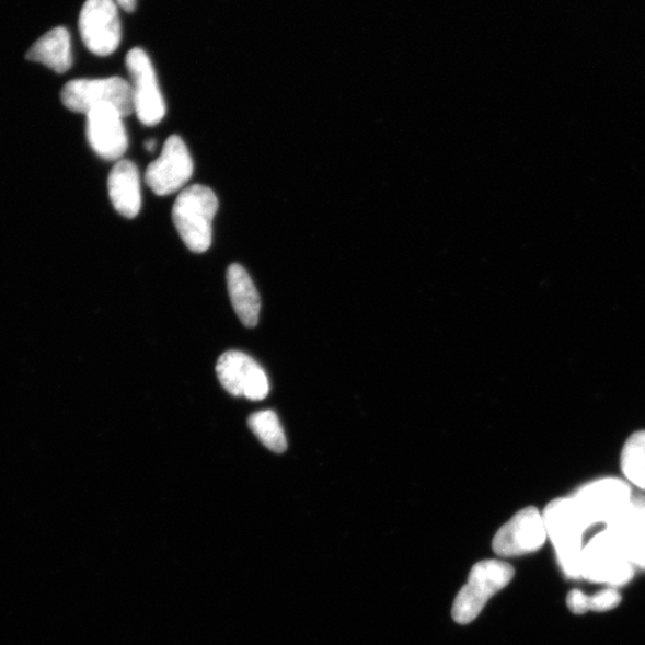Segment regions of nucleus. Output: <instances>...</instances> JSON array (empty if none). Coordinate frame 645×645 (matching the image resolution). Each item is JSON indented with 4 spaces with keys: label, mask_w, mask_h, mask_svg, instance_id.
<instances>
[{
    "label": "nucleus",
    "mask_w": 645,
    "mask_h": 645,
    "mask_svg": "<svg viewBox=\"0 0 645 645\" xmlns=\"http://www.w3.org/2000/svg\"><path fill=\"white\" fill-rule=\"evenodd\" d=\"M543 519L562 571L568 577H581L583 537L589 525L580 509L573 498H557L546 506Z\"/></svg>",
    "instance_id": "obj_1"
},
{
    "label": "nucleus",
    "mask_w": 645,
    "mask_h": 645,
    "mask_svg": "<svg viewBox=\"0 0 645 645\" xmlns=\"http://www.w3.org/2000/svg\"><path fill=\"white\" fill-rule=\"evenodd\" d=\"M219 201L208 187L191 186L177 196L173 208L175 228L184 244L195 254L206 253L212 245L214 220Z\"/></svg>",
    "instance_id": "obj_2"
},
{
    "label": "nucleus",
    "mask_w": 645,
    "mask_h": 645,
    "mask_svg": "<svg viewBox=\"0 0 645 645\" xmlns=\"http://www.w3.org/2000/svg\"><path fill=\"white\" fill-rule=\"evenodd\" d=\"M512 577L515 568L509 563L496 560L479 562L471 569L468 584L456 598L453 620L462 625L475 621L486 602L508 586Z\"/></svg>",
    "instance_id": "obj_3"
},
{
    "label": "nucleus",
    "mask_w": 645,
    "mask_h": 645,
    "mask_svg": "<svg viewBox=\"0 0 645 645\" xmlns=\"http://www.w3.org/2000/svg\"><path fill=\"white\" fill-rule=\"evenodd\" d=\"M61 101L69 111L85 115L101 105H113L124 117L135 113L130 84L120 77L73 79L62 88Z\"/></svg>",
    "instance_id": "obj_4"
},
{
    "label": "nucleus",
    "mask_w": 645,
    "mask_h": 645,
    "mask_svg": "<svg viewBox=\"0 0 645 645\" xmlns=\"http://www.w3.org/2000/svg\"><path fill=\"white\" fill-rule=\"evenodd\" d=\"M581 577L613 588L626 585L634 577V564L612 531L596 535L583 550Z\"/></svg>",
    "instance_id": "obj_5"
},
{
    "label": "nucleus",
    "mask_w": 645,
    "mask_h": 645,
    "mask_svg": "<svg viewBox=\"0 0 645 645\" xmlns=\"http://www.w3.org/2000/svg\"><path fill=\"white\" fill-rule=\"evenodd\" d=\"M126 68L130 77L131 99L139 120L145 126L160 124L166 113L164 97L148 53L136 47L127 53Z\"/></svg>",
    "instance_id": "obj_6"
},
{
    "label": "nucleus",
    "mask_w": 645,
    "mask_h": 645,
    "mask_svg": "<svg viewBox=\"0 0 645 645\" xmlns=\"http://www.w3.org/2000/svg\"><path fill=\"white\" fill-rule=\"evenodd\" d=\"M115 0H87L79 15V33L92 55L108 57L120 46L122 20Z\"/></svg>",
    "instance_id": "obj_7"
},
{
    "label": "nucleus",
    "mask_w": 645,
    "mask_h": 645,
    "mask_svg": "<svg viewBox=\"0 0 645 645\" xmlns=\"http://www.w3.org/2000/svg\"><path fill=\"white\" fill-rule=\"evenodd\" d=\"M573 499L589 528L599 522L610 526L631 505V492L623 481L607 479L586 485Z\"/></svg>",
    "instance_id": "obj_8"
},
{
    "label": "nucleus",
    "mask_w": 645,
    "mask_h": 645,
    "mask_svg": "<svg viewBox=\"0 0 645 645\" xmlns=\"http://www.w3.org/2000/svg\"><path fill=\"white\" fill-rule=\"evenodd\" d=\"M220 384L234 398L262 401L268 396L269 380L263 368L249 355L231 350L217 364Z\"/></svg>",
    "instance_id": "obj_9"
},
{
    "label": "nucleus",
    "mask_w": 645,
    "mask_h": 645,
    "mask_svg": "<svg viewBox=\"0 0 645 645\" xmlns=\"http://www.w3.org/2000/svg\"><path fill=\"white\" fill-rule=\"evenodd\" d=\"M548 538L543 515L534 507L517 512L494 538L495 554L502 557H518L541 549Z\"/></svg>",
    "instance_id": "obj_10"
},
{
    "label": "nucleus",
    "mask_w": 645,
    "mask_h": 645,
    "mask_svg": "<svg viewBox=\"0 0 645 645\" xmlns=\"http://www.w3.org/2000/svg\"><path fill=\"white\" fill-rule=\"evenodd\" d=\"M193 171L194 164L186 143L178 136H171L160 158L149 165L145 181L154 194L165 196L186 186Z\"/></svg>",
    "instance_id": "obj_11"
},
{
    "label": "nucleus",
    "mask_w": 645,
    "mask_h": 645,
    "mask_svg": "<svg viewBox=\"0 0 645 645\" xmlns=\"http://www.w3.org/2000/svg\"><path fill=\"white\" fill-rule=\"evenodd\" d=\"M124 116L113 105H101L87 114V138L103 160L120 161L127 151L128 137Z\"/></svg>",
    "instance_id": "obj_12"
},
{
    "label": "nucleus",
    "mask_w": 645,
    "mask_h": 645,
    "mask_svg": "<svg viewBox=\"0 0 645 645\" xmlns=\"http://www.w3.org/2000/svg\"><path fill=\"white\" fill-rule=\"evenodd\" d=\"M111 201L118 214L136 218L141 208L140 175L137 165L120 160L114 165L108 178Z\"/></svg>",
    "instance_id": "obj_13"
},
{
    "label": "nucleus",
    "mask_w": 645,
    "mask_h": 645,
    "mask_svg": "<svg viewBox=\"0 0 645 645\" xmlns=\"http://www.w3.org/2000/svg\"><path fill=\"white\" fill-rule=\"evenodd\" d=\"M609 530L621 542L630 562L645 568V504L631 503Z\"/></svg>",
    "instance_id": "obj_14"
},
{
    "label": "nucleus",
    "mask_w": 645,
    "mask_h": 645,
    "mask_svg": "<svg viewBox=\"0 0 645 645\" xmlns=\"http://www.w3.org/2000/svg\"><path fill=\"white\" fill-rule=\"evenodd\" d=\"M26 59L43 64L57 72H68L73 65L70 32L64 26L47 32L26 53Z\"/></svg>",
    "instance_id": "obj_15"
},
{
    "label": "nucleus",
    "mask_w": 645,
    "mask_h": 645,
    "mask_svg": "<svg viewBox=\"0 0 645 645\" xmlns=\"http://www.w3.org/2000/svg\"><path fill=\"white\" fill-rule=\"evenodd\" d=\"M228 288L232 307L246 327H255L258 323L261 298L247 272L233 263L228 269Z\"/></svg>",
    "instance_id": "obj_16"
},
{
    "label": "nucleus",
    "mask_w": 645,
    "mask_h": 645,
    "mask_svg": "<svg viewBox=\"0 0 645 645\" xmlns=\"http://www.w3.org/2000/svg\"><path fill=\"white\" fill-rule=\"evenodd\" d=\"M247 425L268 450L275 453H284L287 450V440L280 419L273 411L253 414L249 417Z\"/></svg>",
    "instance_id": "obj_17"
},
{
    "label": "nucleus",
    "mask_w": 645,
    "mask_h": 645,
    "mask_svg": "<svg viewBox=\"0 0 645 645\" xmlns=\"http://www.w3.org/2000/svg\"><path fill=\"white\" fill-rule=\"evenodd\" d=\"M624 476L645 491V430L634 433L625 442L621 456Z\"/></svg>",
    "instance_id": "obj_18"
},
{
    "label": "nucleus",
    "mask_w": 645,
    "mask_h": 645,
    "mask_svg": "<svg viewBox=\"0 0 645 645\" xmlns=\"http://www.w3.org/2000/svg\"><path fill=\"white\" fill-rule=\"evenodd\" d=\"M622 601L620 591L615 588H609L590 598V610L596 612H607L613 610Z\"/></svg>",
    "instance_id": "obj_19"
},
{
    "label": "nucleus",
    "mask_w": 645,
    "mask_h": 645,
    "mask_svg": "<svg viewBox=\"0 0 645 645\" xmlns=\"http://www.w3.org/2000/svg\"><path fill=\"white\" fill-rule=\"evenodd\" d=\"M568 608L574 614H585L590 610V598L581 590L574 589L568 596Z\"/></svg>",
    "instance_id": "obj_20"
},
{
    "label": "nucleus",
    "mask_w": 645,
    "mask_h": 645,
    "mask_svg": "<svg viewBox=\"0 0 645 645\" xmlns=\"http://www.w3.org/2000/svg\"><path fill=\"white\" fill-rule=\"evenodd\" d=\"M115 2L127 12H134L137 8V0H115Z\"/></svg>",
    "instance_id": "obj_21"
},
{
    "label": "nucleus",
    "mask_w": 645,
    "mask_h": 645,
    "mask_svg": "<svg viewBox=\"0 0 645 645\" xmlns=\"http://www.w3.org/2000/svg\"><path fill=\"white\" fill-rule=\"evenodd\" d=\"M156 140L154 139H149L147 142H145V149H147L149 152H153L156 149Z\"/></svg>",
    "instance_id": "obj_22"
}]
</instances>
